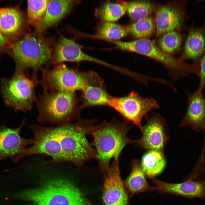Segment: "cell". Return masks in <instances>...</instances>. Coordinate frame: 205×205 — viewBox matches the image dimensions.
<instances>
[{
    "mask_svg": "<svg viewBox=\"0 0 205 205\" xmlns=\"http://www.w3.org/2000/svg\"><path fill=\"white\" fill-rule=\"evenodd\" d=\"M152 182L155 190L161 194L178 195L190 199H205V178L196 172L192 171L183 182L170 183L155 178Z\"/></svg>",
    "mask_w": 205,
    "mask_h": 205,
    "instance_id": "11",
    "label": "cell"
},
{
    "mask_svg": "<svg viewBox=\"0 0 205 205\" xmlns=\"http://www.w3.org/2000/svg\"><path fill=\"white\" fill-rule=\"evenodd\" d=\"M75 1L49 0L39 33L56 24L70 11Z\"/></svg>",
    "mask_w": 205,
    "mask_h": 205,
    "instance_id": "20",
    "label": "cell"
},
{
    "mask_svg": "<svg viewBox=\"0 0 205 205\" xmlns=\"http://www.w3.org/2000/svg\"><path fill=\"white\" fill-rule=\"evenodd\" d=\"M108 41L114 44L117 48L143 55L160 62L167 69L173 81L190 74H198L197 64L187 63L180 58H177L164 53L154 42L147 38L128 42Z\"/></svg>",
    "mask_w": 205,
    "mask_h": 205,
    "instance_id": "6",
    "label": "cell"
},
{
    "mask_svg": "<svg viewBox=\"0 0 205 205\" xmlns=\"http://www.w3.org/2000/svg\"><path fill=\"white\" fill-rule=\"evenodd\" d=\"M102 83L87 85L82 91L83 103L81 108L106 105L110 96L103 87Z\"/></svg>",
    "mask_w": 205,
    "mask_h": 205,
    "instance_id": "23",
    "label": "cell"
},
{
    "mask_svg": "<svg viewBox=\"0 0 205 205\" xmlns=\"http://www.w3.org/2000/svg\"><path fill=\"white\" fill-rule=\"evenodd\" d=\"M38 116L41 124L60 125L71 122L78 116L75 92L50 91L43 89L36 99Z\"/></svg>",
    "mask_w": 205,
    "mask_h": 205,
    "instance_id": "4",
    "label": "cell"
},
{
    "mask_svg": "<svg viewBox=\"0 0 205 205\" xmlns=\"http://www.w3.org/2000/svg\"><path fill=\"white\" fill-rule=\"evenodd\" d=\"M81 48L73 40L62 36L56 46L53 62L56 64L65 62H92L93 57L83 52Z\"/></svg>",
    "mask_w": 205,
    "mask_h": 205,
    "instance_id": "18",
    "label": "cell"
},
{
    "mask_svg": "<svg viewBox=\"0 0 205 205\" xmlns=\"http://www.w3.org/2000/svg\"><path fill=\"white\" fill-rule=\"evenodd\" d=\"M39 82L37 77L16 70L11 78H2L1 91L5 104L16 111H30L36 99L35 87Z\"/></svg>",
    "mask_w": 205,
    "mask_h": 205,
    "instance_id": "7",
    "label": "cell"
},
{
    "mask_svg": "<svg viewBox=\"0 0 205 205\" xmlns=\"http://www.w3.org/2000/svg\"><path fill=\"white\" fill-rule=\"evenodd\" d=\"M11 44L0 32V59L3 54L6 53L9 54Z\"/></svg>",
    "mask_w": 205,
    "mask_h": 205,
    "instance_id": "31",
    "label": "cell"
},
{
    "mask_svg": "<svg viewBox=\"0 0 205 205\" xmlns=\"http://www.w3.org/2000/svg\"><path fill=\"white\" fill-rule=\"evenodd\" d=\"M107 105L115 110L127 121L137 126L142 132L141 120L150 111L157 109L159 106L152 98H145L136 92L132 91L124 97H110Z\"/></svg>",
    "mask_w": 205,
    "mask_h": 205,
    "instance_id": "9",
    "label": "cell"
},
{
    "mask_svg": "<svg viewBox=\"0 0 205 205\" xmlns=\"http://www.w3.org/2000/svg\"><path fill=\"white\" fill-rule=\"evenodd\" d=\"M158 41V46L164 53L172 54L180 49L183 40L181 34L177 30L165 33L161 35Z\"/></svg>",
    "mask_w": 205,
    "mask_h": 205,
    "instance_id": "27",
    "label": "cell"
},
{
    "mask_svg": "<svg viewBox=\"0 0 205 205\" xmlns=\"http://www.w3.org/2000/svg\"><path fill=\"white\" fill-rule=\"evenodd\" d=\"M163 125L164 121L160 116H152L143 127L142 136L136 143L145 149L162 151L166 140Z\"/></svg>",
    "mask_w": 205,
    "mask_h": 205,
    "instance_id": "16",
    "label": "cell"
},
{
    "mask_svg": "<svg viewBox=\"0 0 205 205\" xmlns=\"http://www.w3.org/2000/svg\"><path fill=\"white\" fill-rule=\"evenodd\" d=\"M49 0H28L27 22L39 32L42 26Z\"/></svg>",
    "mask_w": 205,
    "mask_h": 205,
    "instance_id": "24",
    "label": "cell"
},
{
    "mask_svg": "<svg viewBox=\"0 0 205 205\" xmlns=\"http://www.w3.org/2000/svg\"><path fill=\"white\" fill-rule=\"evenodd\" d=\"M103 178V205H129V195L121 177L118 159H114Z\"/></svg>",
    "mask_w": 205,
    "mask_h": 205,
    "instance_id": "12",
    "label": "cell"
},
{
    "mask_svg": "<svg viewBox=\"0 0 205 205\" xmlns=\"http://www.w3.org/2000/svg\"><path fill=\"white\" fill-rule=\"evenodd\" d=\"M198 89L188 97L186 112L180 125L197 131L205 128V99Z\"/></svg>",
    "mask_w": 205,
    "mask_h": 205,
    "instance_id": "17",
    "label": "cell"
},
{
    "mask_svg": "<svg viewBox=\"0 0 205 205\" xmlns=\"http://www.w3.org/2000/svg\"><path fill=\"white\" fill-rule=\"evenodd\" d=\"M159 7L155 3L148 1H135L128 3L127 11L131 19L135 21L149 16Z\"/></svg>",
    "mask_w": 205,
    "mask_h": 205,
    "instance_id": "26",
    "label": "cell"
},
{
    "mask_svg": "<svg viewBox=\"0 0 205 205\" xmlns=\"http://www.w3.org/2000/svg\"><path fill=\"white\" fill-rule=\"evenodd\" d=\"M26 20L18 7H0V32L11 43L22 37Z\"/></svg>",
    "mask_w": 205,
    "mask_h": 205,
    "instance_id": "15",
    "label": "cell"
},
{
    "mask_svg": "<svg viewBox=\"0 0 205 205\" xmlns=\"http://www.w3.org/2000/svg\"><path fill=\"white\" fill-rule=\"evenodd\" d=\"M198 64V76L199 78V84L197 88L202 91L205 87V53L200 59Z\"/></svg>",
    "mask_w": 205,
    "mask_h": 205,
    "instance_id": "30",
    "label": "cell"
},
{
    "mask_svg": "<svg viewBox=\"0 0 205 205\" xmlns=\"http://www.w3.org/2000/svg\"><path fill=\"white\" fill-rule=\"evenodd\" d=\"M126 27L128 32L138 39L150 37L155 28V21L150 16L139 19Z\"/></svg>",
    "mask_w": 205,
    "mask_h": 205,
    "instance_id": "28",
    "label": "cell"
},
{
    "mask_svg": "<svg viewBox=\"0 0 205 205\" xmlns=\"http://www.w3.org/2000/svg\"><path fill=\"white\" fill-rule=\"evenodd\" d=\"M166 161L161 151L149 150L143 156L141 167L147 177L154 179L164 170Z\"/></svg>",
    "mask_w": 205,
    "mask_h": 205,
    "instance_id": "22",
    "label": "cell"
},
{
    "mask_svg": "<svg viewBox=\"0 0 205 205\" xmlns=\"http://www.w3.org/2000/svg\"><path fill=\"white\" fill-rule=\"evenodd\" d=\"M34 137L32 146L26 148L19 160L29 155L41 154L52 158V162L66 161L55 127H47L37 124L29 125Z\"/></svg>",
    "mask_w": 205,
    "mask_h": 205,
    "instance_id": "10",
    "label": "cell"
},
{
    "mask_svg": "<svg viewBox=\"0 0 205 205\" xmlns=\"http://www.w3.org/2000/svg\"><path fill=\"white\" fill-rule=\"evenodd\" d=\"M126 27L111 22H105L98 28L94 37L105 40L118 41L128 34Z\"/></svg>",
    "mask_w": 205,
    "mask_h": 205,
    "instance_id": "25",
    "label": "cell"
},
{
    "mask_svg": "<svg viewBox=\"0 0 205 205\" xmlns=\"http://www.w3.org/2000/svg\"><path fill=\"white\" fill-rule=\"evenodd\" d=\"M205 53V25L199 27L194 24L190 27L180 58L198 62Z\"/></svg>",
    "mask_w": 205,
    "mask_h": 205,
    "instance_id": "19",
    "label": "cell"
},
{
    "mask_svg": "<svg viewBox=\"0 0 205 205\" xmlns=\"http://www.w3.org/2000/svg\"><path fill=\"white\" fill-rule=\"evenodd\" d=\"M129 128L125 123L114 120L104 121L93 127L90 134L93 139L92 144L96 148L97 171L102 178L109 169L111 159H118L127 144L136 143L126 136Z\"/></svg>",
    "mask_w": 205,
    "mask_h": 205,
    "instance_id": "1",
    "label": "cell"
},
{
    "mask_svg": "<svg viewBox=\"0 0 205 205\" xmlns=\"http://www.w3.org/2000/svg\"><path fill=\"white\" fill-rule=\"evenodd\" d=\"M184 3H169L159 7L155 21L157 37L182 28L185 17Z\"/></svg>",
    "mask_w": 205,
    "mask_h": 205,
    "instance_id": "14",
    "label": "cell"
},
{
    "mask_svg": "<svg viewBox=\"0 0 205 205\" xmlns=\"http://www.w3.org/2000/svg\"><path fill=\"white\" fill-rule=\"evenodd\" d=\"M131 171L124 182V185L129 196L132 197L136 194L155 190L154 187L148 183L139 161L134 160L132 164Z\"/></svg>",
    "mask_w": 205,
    "mask_h": 205,
    "instance_id": "21",
    "label": "cell"
},
{
    "mask_svg": "<svg viewBox=\"0 0 205 205\" xmlns=\"http://www.w3.org/2000/svg\"><path fill=\"white\" fill-rule=\"evenodd\" d=\"M95 120L80 119L55 127L66 161L75 164L78 169L85 162L96 158L95 149L88 141Z\"/></svg>",
    "mask_w": 205,
    "mask_h": 205,
    "instance_id": "2",
    "label": "cell"
},
{
    "mask_svg": "<svg viewBox=\"0 0 205 205\" xmlns=\"http://www.w3.org/2000/svg\"><path fill=\"white\" fill-rule=\"evenodd\" d=\"M41 71L42 77L39 84L43 89L50 91H82L98 79L93 73H83L69 68L63 63H57L52 69L43 68Z\"/></svg>",
    "mask_w": 205,
    "mask_h": 205,
    "instance_id": "8",
    "label": "cell"
},
{
    "mask_svg": "<svg viewBox=\"0 0 205 205\" xmlns=\"http://www.w3.org/2000/svg\"><path fill=\"white\" fill-rule=\"evenodd\" d=\"M13 197L32 205H94L73 183L62 179L50 180L39 187L18 192Z\"/></svg>",
    "mask_w": 205,
    "mask_h": 205,
    "instance_id": "3",
    "label": "cell"
},
{
    "mask_svg": "<svg viewBox=\"0 0 205 205\" xmlns=\"http://www.w3.org/2000/svg\"><path fill=\"white\" fill-rule=\"evenodd\" d=\"M25 121L24 119L20 126L17 128L8 127L5 123L0 125V161L10 157L13 162L18 161L26 147L32 144V139H25L20 136Z\"/></svg>",
    "mask_w": 205,
    "mask_h": 205,
    "instance_id": "13",
    "label": "cell"
},
{
    "mask_svg": "<svg viewBox=\"0 0 205 205\" xmlns=\"http://www.w3.org/2000/svg\"><path fill=\"white\" fill-rule=\"evenodd\" d=\"M9 54L15 62V70L31 69L36 76L39 69L53 59L50 46L40 34L36 36L27 34L12 42Z\"/></svg>",
    "mask_w": 205,
    "mask_h": 205,
    "instance_id": "5",
    "label": "cell"
},
{
    "mask_svg": "<svg viewBox=\"0 0 205 205\" xmlns=\"http://www.w3.org/2000/svg\"><path fill=\"white\" fill-rule=\"evenodd\" d=\"M127 9L128 3H108L99 9L98 14L105 22H112L119 19L127 11Z\"/></svg>",
    "mask_w": 205,
    "mask_h": 205,
    "instance_id": "29",
    "label": "cell"
}]
</instances>
